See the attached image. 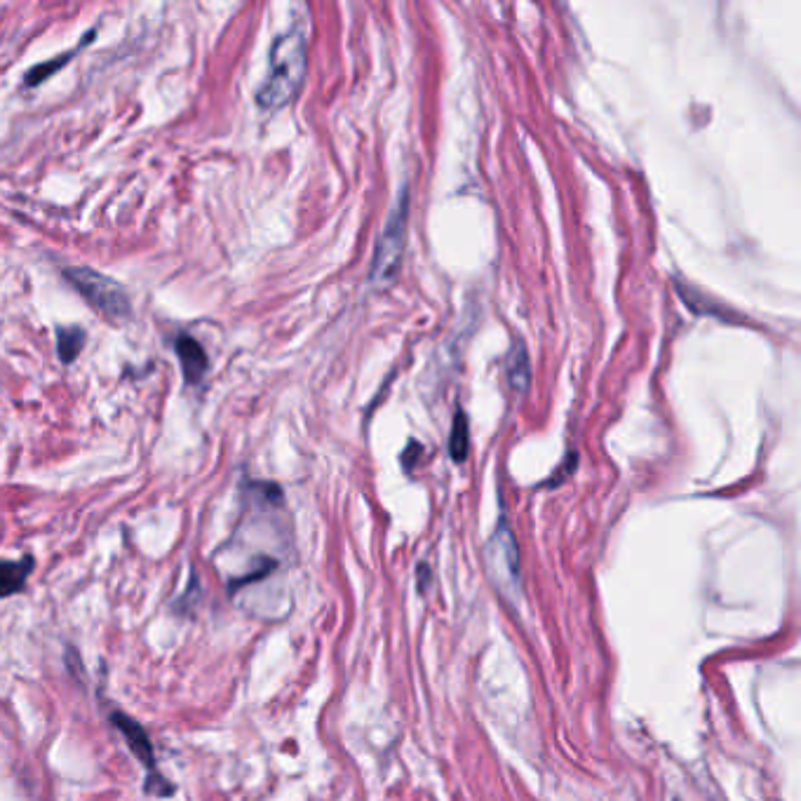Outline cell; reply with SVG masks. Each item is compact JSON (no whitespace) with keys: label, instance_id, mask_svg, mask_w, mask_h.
Segmentation results:
<instances>
[{"label":"cell","instance_id":"5","mask_svg":"<svg viewBox=\"0 0 801 801\" xmlns=\"http://www.w3.org/2000/svg\"><path fill=\"white\" fill-rule=\"evenodd\" d=\"M111 722L116 729L123 733V738L127 740V745H130L132 755L139 759L141 764L146 766L148 771V778H151V783H148L146 790L153 792V794H172L174 787L170 783H165V778L160 776L158 769H156V752H153V743L148 740L146 731L141 729V724L134 722L123 712H116V715L111 717Z\"/></svg>","mask_w":801,"mask_h":801},{"label":"cell","instance_id":"9","mask_svg":"<svg viewBox=\"0 0 801 801\" xmlns=\"http://www.w3.org/2000/svg\"><path fill=\"white\" fill-rule=\"evenodd\" d=\"M85 346V329L83 327H59L57 329V353L64 365H71L78 358L80 350Z\"/></svg>","mask_w":801,"mask_h":801},{"label":"cell","instance_id":"4","mask_svg":"<svg viewBox=\"0 0 801 801\" xmlns=\"http://www.w3.org/2000/svg\"><path fill=\"white\" fill-rule=\"evenodd\" d=\"M64 278L69 280L71 287L83 296L94 311L102 313L106 320L120 322L132 315L130 296H127L125 289L120 287L116 280L106 278V275L85 266L66 268Z\"/></svg>","mask_w":801,"mask_h":801},{"label":"cell","instance_id":"3","mask_svg":"<svg viewBox=\"0 0 801 801\" xmlns=\"http://www.w3.org/2000/svg\"><path fill=\"white\" fill-rule=\"evenodd\" d=\"M484 567H487L489 581L496 585L498 595L508 602L517 604L522 595V569H520V548H517L515 534L506 520L496 524L494 534L484 545Z\"/></svg>","mask_w":801,"mask_h":801},{"label":"cell","instance_id":"2","mask_svg":"<svg viewBox=\"0 0 801 801\" xmlns=\"http://www.w3.org/2000/svg\"><path fill=\"white\" fill-rule=\"evenodd\" d=\"M409 188L400 193L390 217L383 226V233L379 242H376L374 259H372V273H369V282L376 289H388L395 285L397 275H400L402 259H405L407 247V233H409Z\"/></svg>","mask_w":801,"mask_h":801},{"label":"cell","instance_id":"8","mask_svg":"<svg viewBox=\"0 0 801 801\" xmlns=\"http://www.w3.org/2000/svg\"><path fill=\"white\" fill-rule=\"evenodd\" d=\"M33 560H19V562H0V599L10 597L19 592L26 585V578L31 574Z\"/></svg>","mask_w":801,"mask_h":801},{"label":"cell","instance_id":"1","mask_svg":"<svg viewBox=\"0 0 801 801\" xmlns=\"http://www.w3.org/2000/svg\"><path fill=\"white\" fill-rule=\"evenodd\" d=\"M308 69V36L301 26L280 33L271 47L268 76L257 92L264 111H278L299 94Z\"/></svg>","mask_w":801,"mask_h":801},{"label":"cell","instance_id":"12","mask_svg":"<svg viewBox=\"0 0 801 801\" xmlns=\"http://www.w3.org/2000/svg\"><path fill=\"white\" fill-rule=\"evenodd\" d=\"M430 581H433V574H430L428 564H419V590L426 592Z\"/></svg>","mask_w":801,"mask_h":801},{"label":"cell","instance_id":"6","mask_svg":"<svg viewBox=\"0 0 801 801\" xmlns=\"http://www.w3.org/2000/svg\"><path fill=\"white\" fill-rule=\"evenodd\" d=\"M174 350H177L181 369H184V379L188 383L203 381L207 369H210V360H207L205 348L200 346L193 336H179V339L174 341Z\"/></svg>","mask_w":801,"mask_h":801},{"label":"cell","instance_id":"10","mask_svg":"<svg viewBox=\"0 0 801 801\" xmlns=\"http://www.w3.org/2000/svg\"><path fill=\"white\" fill-rule=\"evenodd\" d=\"M468 449H470V433H468V419L466 414L459 412L454 419L452 437H449V454L456 463H463L468 459Z\"/></svg>","mask_w":801,"mask_h":801},{"label":"cell","instance_id":"7","mask_svg":"<svg viewBox=\"0 0 801 801\" xmlns=\"http://www.w3.org/2000/svg\"><path fill=\"white\" fill-rule=\"evenodd\" d=\"M506 374H508V383L510 388L515 390V393H527L529 383H531V362H529V353H527V346H524V341H515L513 350H510L508 360H506Z\"/></svg>","mask_w":801,"mask_h":801},{"label":"cell","instance_id":"11","mask_svg":"<svg viewBox=\"0 0 801 801\" xmlns=\"http://www.w3.org/2000/svg\"><path fill=\"white\" fill-rule=\"evenodd\" d=\"M78 50H73V52H66V55H62L59 59H52V62H45V64H38V66H33V69L26 73V85L29 87H33V85H40V83H45L47 78L50 76H55V71H59V69H64L66 64L71 62V57L76 55Z\"/></svg>","mask_w":801,"mask_h":801}]
</instances>
